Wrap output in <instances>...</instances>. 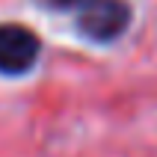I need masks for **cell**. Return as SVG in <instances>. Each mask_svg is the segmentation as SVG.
Masks as SVG:
<instances>
[{"instance_id":"1","label":"cell","mask_w":157,"mask_h":157,"mask_svg":"<svg viewBox=\"0 0 157 157\" xmlns=\"http://www.w3.org/2000/svg\"><path fill=\"white\" fill-rule=\"evenodd\" d=\"M131 21V9L124 0H86L80 9L77 27L92 42H113L124 33Z\"/></svg>"},{"instance_id":"3","label":"cell","mask_w":157,"mask_h":157,"mask_svg":"<svg viewBox=\"0 0 157 157\" xmlns=\"http://www.w3.org/2000/svg\"><path fill=\"white\" fill-rule=\"evenodd\" d=\"M42 3H48V6H56V9H68V6H74V3H80V0H42Z\"/></svg>"},{"instance_id":"2","label":"cell","mask_w":157,"mask_h":157,"mask_svg":"<svg viewBox=\"0 0 157 157\" xmlns=\"http://www.w3.org/2000/svg\"><path fill=\"white\" fill-rule=\"evenodd\" d=\"M39 56V39L27 27L0 24V71L3 74H24L33 68Z\"/></svg>"}]
</instances>
